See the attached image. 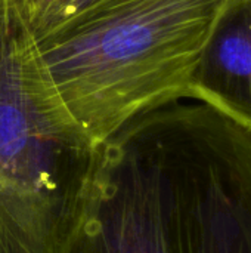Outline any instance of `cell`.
<instances>
[{
  "instance_id": "cell-1",
  "label": "cell",
  "mask_w": 251,
  "mask_h": 253,
  "mask_svg": "<svg viewBox=\"0 0 251 253\" xmlns=\"http://www.w3.org/2000/svg\"><path fill=\"white\" fill-rule=\"evenodd\" d=\"M67 253H251V132L203 102L130 120Z\"/></svg>"
},
{
  "instance_id": "cell-2",
  "label": "cell",
  "mask_w": 251,
  "mask_h": 253,
  "mask_svg": "<svg viewBox=\"0 0 251 253\" xmlns=\"http://www.w3.org/2000/svg\"><path fill=\"white\" fill-rule=\"evenodd\" d=\"M226 0H89L34 37L47 89L68 120L105 144L124 125L188 96Z\"/></svg>"
},
{
  "instance_id": "cell-3",
  "label": "cell",
  "mask_w": 251,
  "mask_h": 253,
  "mask_svg": "<svg viewBox=\"0 0 251 253\" xmlns=\"http://www.w3.org/2000/svg\"><path fill=\"white\" fill-rule=\"evenodd\" d=\"M102 160L50 95L21 0H0V253L68 252Z\"/></svg>"
},
{
  "instance_id": "cell-4",
  "label": "cell",
  "mask_w": 251,
  "mask_h": 253,
  "mask_svg": "<svg viewBox=\"0 0 251 253\" xmlns=\"http://www.w3.org/2000/svg\"><path fill=\"white\" fill-rule=\"evenodd\" d=\"M251 132V0H226L192 73L188 96Z\"/></svg>"
},
{
  "instance_id": "cell-5",
  "label": "cell",
  "mask_w": 251,
  "mask_h": 253,
  "mask_svg": "<svg viewBox=\"0 0 251 253\" xmlns=\"http://www.w3.org/2000/svg\"><path fill=\"white\" fill-rule=\"evenodd\" d=\"M89 0H34L24 7L28 27L34 37L44 34L74 15Z\"/></svg>"
},
{
  "instance_id": "cell-6",
  "label": "cell",
  "mask_w": 251,
  "mask_h": 253,
  "mask_svg": "<svg viewBox=\"0 0 251 253\" xmlns=\"http://www.w3.org/2000/svg\"><path fill=\"white\" fill-rule=\"evenodd\" d=\"M33 1H34V0H21V3H22V6H24V7L30 6V4H31Z\"/></svg>"
}]
</instances>
